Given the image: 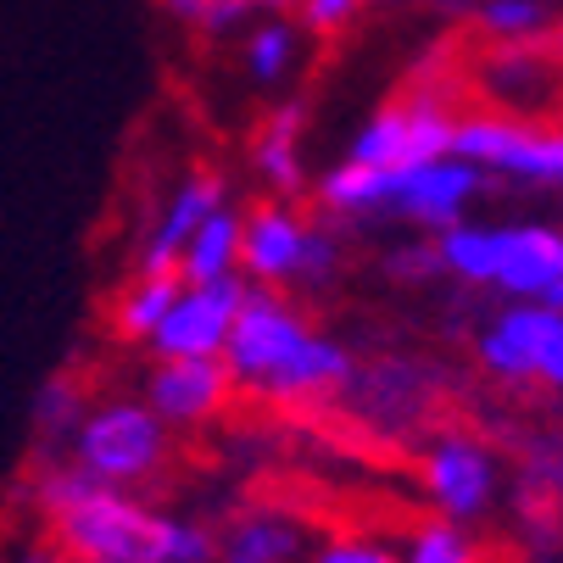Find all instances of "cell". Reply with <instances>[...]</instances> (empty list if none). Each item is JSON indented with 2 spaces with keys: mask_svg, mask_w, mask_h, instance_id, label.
<instances>
[{
  "mask_svg": "<svg viewBox=\"0 0 563 563\" xmlns=\"http://www.w3.org/2000/svg\"><path fill=\"white\" fill-rule=\"evenodd\" d=\"M457 156L486 179L563 190V129H530L508 112H474L457 123Z\"/></svg>",
  "mask_w": 563,
  "mask_h": 563,
  "instance_id": "obj_7",
  "label": "cell"
},
{
  "mask_svg": "<svg viewBox=\"0 0 563 563\" xmlns=\"http://www.w3.org/2000/svg\"><path fill=\"white\" fill-rule=\"evenodd\" d=\"M312 563H401V552H390L374 536H330L312 552Z\"/></svg>",
  "mask_w": 563,
  "mask_h": 563,
  "instance_id": "obj_26",
  "label": "cell"
},
{
  "mask_svg": "<svg viewBox=\"0 0 563 563\" xmlns=\"http://www.w3.org/2000/svg\"><path fill=\"white\" fill-rule=\"evenodd\" d=\"M179 290H185V279H179V274H151V268H134V274L112 290V307H107L112 335H118V341H129V346H151V335L163 330V318H168V307L179 301Z\"/></svg>",
  "mask_w": 563,
  "mask_h": 563,
  "instance_id": "obj_16",
  "label": "cell"
},
{
  "mask_svg": "<svg viewBox=\"0 0 563 563\" xmlns=\"http://www.w3.org/2000/svg\"><path fill=\"white\" fill-rule=\"evenodd\" d=\"M7 563H67V552L56 547V536H40V541L12 547V558H7Z\"/></svg>",
  "mask_w": 563,
  "mask_h": 563,
  "instance_id": "obj_29",
  "label": "cell"
},
{
  "mask_svg": "<svg viewBox=\"0 0 563 563\" xmlns=\"http://www.w3.org/2000/svg\"><path fill=\"white\" fill-rule=\"evenodd\" d=\"M390 7H401V0H390ZM408 7H413V0H408Z\"/></svg>",
  "mask_w": 563,
  "mask_h": 563,
  "instance_id": "obj_33",
  "label": "cell"
},
{
  "mask_svg": "<svg viewBox=\"0 0 563 563\" xmlns=\"http://www.w3.org/2000/svg\"><path fill=\"white\" fill-rule=\"evenodd\" d=\"M301 547V525L279 508H246L218 530V563H296Z\"/></svg>",
  "mask_w": 563,
  "mask_h": 563,
  "instance_id": "obj_15",
  "label": "cell"
},
{
  "mask_svg": "<svg viewBox=\"0 0 563 563\" xmlns=\"http://www.w3.org/2000/svg\"><path fill=\"white\" fill-rule=\"evenodd\" d=\"M419 486H424L435 519L474 525L479 514H492V503L503 492V463H497V452L479 435L441 430L424 446V457H419Z\"/></svg>",
  "mask_w": 563,
  "mask_h": 563,
  "instance_id": "obj_9",
  "label": "cell"
},
{
  "mask_svg": "<svg viewBox=\"0 0 563 563\" xmlns=\"http://www.w3.org/2000/svg\"><path fill=\"white\" fill-rule=\"evenodd\" d=\"M296 67V29L268 18L246 34V73H252V85H285Z\"/></svg>",
  "mask_w": 563,
  "mask_h": 563,
  "instance_id": "obj_24",
  "label": "cell"
},
{
  "mask_svg": "<svg viewBox=\"0 0 563 563\" xmlns=\"http://www.w3.org/2000/svg\"><path fill=\"white\" fill-rule=\"evenodd\" d=\"M67 457L85 468L96 486L145 492L174 463V430L156 419V408L140 396H101L90 408V419L78 424Z\"/></svg>",
  "mask_w": 563,
  "mask_h": 563,
  "instance_id": "obj_4",
  "label": "cell"
},
{
  "mask_svg": "<svg viewBox=\"0 0 563 563\" xmlns=\"http://www.w3.org/2000/svg\"><path fill=\"white\" fill-rule=\"evenodd\" d=\"M441 274L463 285H497V257H503V223H452L435 234Z\"/></svg>",
  "mask_w": 563,
  "mask_h": 563,
  "instance_id": "obj_20",
  "label": "cell"
},
{
  "mask_svg": "<svg viewBox=\"0 0 563 563\" xmlns=\"http://www.w3.org/2000/svg\"><path fill=\"white\" fill-rule=\"evenodd\" d=\"M558 73H563V67L547 62L541 45H503L492 62H479V85L497 96V107H503V101L514 107V90H525V107H536V101L552 96V78H558Z\"/></svg>",
  "mask_w": 563,
  "mask_h": 563,
  "instance_id": "obj_21",
  "label": "cell"
},
{
  "mask_svg": "<svg viewBox=\"0 0 563 563\" xmlns=\"http://www.w3.org/2000/svg\"><path fill=\"white\" fill-rule=\"evenodd\" d=\"M479 29L497 45H541L552 34V18L541 0H486L479 7Z\"/></svg>",
  "mask_w": 563,
  "mask_h": 563,
  "instance_id": "obj_22",
  "label": "cell"
},
{
  "mask_svg": "<svg viewBox=\"0 0 563 563\" xmlns=\"http://www.w3.org/2000/svg\"><path fill=\"white\" fill-rule=\"evenodd\" d=\"M457 112L446 96L435 90H413L390 107H379L352 151L346 163H363V168H379V174H408V168H424V163H441V156H457Z\"/></svg>",
  "mask_w": 563,
  "mask_h": 563,
  "instance_id": "obj_6",
  "label": "cell"
},
{
  "mask_svg": "<svg viewBox=\"0 0 563 563\" xmlns=\"http://www.w3.org/2000/svg\"><path fill=\"white\" fill-rule=\"evenodd\" d=\"M234 396V374L223 357H168L145 379V401L156 408L168 430H196L212 424Z\"/></svg>",
  "mask_w": 563,
  "mask_h": 563,
  "instance_id": "obj_13",
  "label": "cell"
},
{
  "mask_svg": "<svg viewBox=\"0 0 563 563\" xmlns=\"http://www.w3.org/2000/svg\"><path fill=\"white\" fill-rule=\"evenodd\" d=\"M218 207H229V185H223V174H212V168H190V174L168 190V201L151 212V223H145V234H140V246H134V268L179 274V257H185V246H190V234H196Z\"/></svg>",
  "mask_w": 563,
  "mask_h": 563,
  "instance_id": "obj_12",
  "label": "cell"
},
{
  "mask_svg": "<svg viewBox=\"0 0 563 563\" xmlns=\"http://www.w3.org/2000/svg\"><path fill=\"white\" fill-rule=\"evenodd\" d=\"M479 368L508 385H552L563 390V312L547 301H508L474 341Z\"/></svg>",
  "mask_w": 563,
  "mask_h": 563,
  "instance_id": "obj_8",
  "label": "cell"
},
{
  "mask_svg": "<svg viewBox=\"0 0 563 563\" xmlns=\"http://www.w3.org/2000/svg\"><path fill=\"white\" fill-rule=\"evenodd\" d=\"M296 12L307 34H341L363 12V0H296Z\"/></svg>",
  "mask_w": 563,
  "mask_h": 563,
  "instance_id": "obj_27",
  "label": "cell"
},
{
  "mask_svg": "<svg viewBox=\"0 0 563 563\" xmlns=\"http://www.w3.org/2000/svg\"><path fill=\"white\" fill-rule=\"evenodd\" d=\"M486 190V174L463 156L408 168V174H379L363 163H335L318 179V207L330 218H408L430 234L468 218V207Z\"/></svg>",
  "mask_w": 563,
  "mask_h": 563,
  "instance_id": "obj_3",
  "label": "cell"
},
{
  "mask_svg": "<svg viewBox=\"0 0 563 563\" xmlns=\"http://www.w3.org/2000/svg\"><path fill=\"white\" fill-rule=\"evenodd\" d=\"M246 279H223V285H185L179 301L168 307L163 330L151 335L156 363L168 357H223L229 330H234V312L246 301Z\"/></svg>",
  "mask_w": 563,
  "mask_h": 563,
  "instance_id": "obj_11",
  "label": "cell"
},
{
  "mask_svg": "<svg viewBox=\"0 0 563 563\" xmlns=\"http://www.w3.org/2000/svg\"><path fill=\"white\" fill-rule=\"evenodd\" d=\"M23 497L67 563H218V536L201 519L163 514L140 492L96 486L73 457H34Z\"/></svg>",
  "mask_w": 563,
  "mask_h": 563,
  "instance_id": "obj_1",
  "label": "cell"
},
{
  "mask_svg": "<svg viewBox=\"0 0 563 563\" xmlns=\"http://www.w3.org/2000/svg\"><path fill=\"white\" fill-rule=\"evenodd\" d=\"M563 279V229L552 223H503L497 290L514 301H541Z\"/></svg>",
  "mask_w": 563,
  "mask_h": 563,
  "instance_id": "obj_14",
  "label": "cell"
},
{
  "mask_svg": "<svg viewBox=\"0 0 563 563\" xmlns=\"http://www.w3.org/2000/svg\"><path fill=\"white\" fill-rule=\"evenodd\" d=\"M341 396H346V408L363 424H374L379 435H413L441 401V374L419 357H379V363L357 368Z\"/></svg>",
  "mask_w": 563,
  "mask_h": 563,
  "instance_id": "obj_10",
  "label": "cell"
},
{
  "mask_svg": "<svg viewBox=\"0 0 563 563\" xmlns=\"http://www.w3.org/2000/svg\"><path fill=\"white\" fill-rule=\"evenodd\" d=\"M541 301H547V307H558V312H563V279H558V285H552V290H547V296H541Z\"/></svg>",
  "mask_w": 563,
  "mask_h": 563,
  "instance_id": "obj_30",
  "label": "cell"
},
{
  "mask_svg": "<svg viewBox=\"0 0 563 563\" xmlns=\"http://www.w3.org/2000/svg\"><path fill=\"white\" fill-rule=\"evenodd\" d=\"M552 51H558V67H563V29L552 34Z\"/></svg>",
  "mask_w": 563,
  "mask_h": 563,
  "instance_id": "obj_31",
  "label": "cell"
},
{
  "mask_svg": "<svg viewBox=\"0 0 563 563\" xmlns=\"http://www.w3.org/2000/svg\"><path fill=\"white\" fill-rule=\"evenodd\" d=\"M90 408H96V396L85 390V379L78 374H51L40 385V396H34V419H29L40 457H67V446H73L78 424L90 419Z\"/></svg>",
  "mask_w": 563,
  "mask_h": 563,
  "instance_id": "obj_17",
  "label": "cell"
},
{
  "mask_svg": "<svg viewBox=\"0 0 563 563\" xmlns=\"http://www.w3.org/2000/svg\"><path fill=\"white\" fill-rule=\"evenodd\" d=\"M401 563H486V558H479V541L468 536V525L424 519L401 547Z\"/></svg>",
  "mask_w": 563,
  "mask_h": 563,
  "instance_id": "obj_23",
  "label": "cell"
},
{
  "mask_svg": "<svg viewBox=\"0 0 563 563\" xmlns=\"http://www.w3.org/2000/svg\"><path fill=\"white\" fill-rule=\"evenodd\" d=\"M390 274H401V279H430V274H441V257H435V246H401V252L390 257Z\"/></svg>",
  "mask_w": 563,
  "mask_h": 563,
  "instance_id": "obj_28",
  "label": "cell"
},
{
  "mask_svg": "<svg viewBox=\"0 0 563 563\" xmlns=\"http://www.w3.org/2000/svg\"><path fill=\"white\" fill-rule=\"evenodd\" d=\"M341 263V246L324 223H307L285 201H263L240 212V274L246 285L285 290V285H324Z\"/></svg>",
  "mask_w": 563,
  "mask_h": 563,
  "instance_id": "obj_5",
  "label": "cell"
},
{
  "mask_svg": "<svg viewBox=\"0 0 563 563\" xmlns=\"http://www.w3.org/2000/svg\"><path fill=\"white\" fill-rule=\"evenodd\" d=\"M252 168L257 179L274 190V196H296L307 185V168H301V107H279L257 140H252Z\"/></svg>",
  "mask_w": 563,
  "mask_h": 563,
  "instance_id": "obj_19",
  "label": "cell"
},
{
  "mask_svg": "<svg viewBox=\"0 0 563 563\" xmlns=\"http://www.w3.org/2000/svg\"><path fill=\"white\" fill-rule=\"evenodd\" d=\"M257 7H296V0H257Z\"/></svg>",
  "mask_w": 563,
  "mask_h": 563,
  "instance_id": "obj_32",
  "label": "cell"
},
{
  "mask_svg": "<svg viewBox=\"0 0 563 563\" xmlns=\"http://www.w3.org/2000/svg\"><path fill=\"white\" fill-rule=\"evenodd\" d=\"M223 363L234 374V390H252L263 401H285V408L330 401L357 374V363L341 341L312 330L296 301H285L279 290H263V285H252L246 301H240Z\"/></svg>",
  "mask_w": 563,
  "mask_h": 563,
  "instance_id": "obj_2",
  "label": "cell"
},
{
  "mask_svg": "<svg viewBox=\"0 0 563 563\" xmlns=\"http://www.w3.org/2000/svg\"><path fill=\"white\" fill-rule=\"evenodd\" d=\"M163 7L185 23V29H201V34H229L252 18L257 0H163Z\"/></svg>",
  "mask_w": 563,
  "mask_h": 563,
  "instance_id": "obj_25",
  "label": "cell"
},
{
  "mask_svg": "<svg viewBox=\"0 0 563 563\" xmlns=\"http://www.w3.org/2000/svg\"><path fill=\"white\" fill-rule=\"evenodd\" d=\"M179 279L185 285H223V279H246L240 274V212L218 207L179 257Z\"/></svg>",
  "mask_w": 563,
  "mask_h": 563,
  "instance_id": "obj_18",
  "label": "cell"
}]
</instances>
